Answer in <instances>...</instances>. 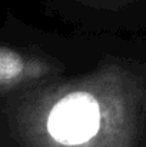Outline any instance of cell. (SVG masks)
I'll return each instance as SVG.
<instances>
[{
  "label": "cell",
  "mask_w": 146,
  "mask_h": 147,
  "mask_svg": "<svg viewBox=\"0 0 146 147\" xmlns=\"http://www.w3.org/2000/svg\"><path fill=\"white\" fill-rule=\"evenodd\" d=\"M99 119L96 100L89 93L75 92L53 107L48 119V131L59 143H83L96 134Z\"/></svg>",
  "instance_id": "obj_1"
},
{
  "label": "cell",
  "mask_w": 146,
  "mask_h": 147,
  "mask_svg": "<svg viewBox=\"0 0 146 147\" xmlns=\"http://www.w3.org/2000/svg\"><path fill=\"white\" fill-rule=\"evenodd\" d=\"M23 57L9 47H0V87H7L19 82L24 74Z\"/></svg>",
  "instance_id": "obj_2"
}]
</instances>
